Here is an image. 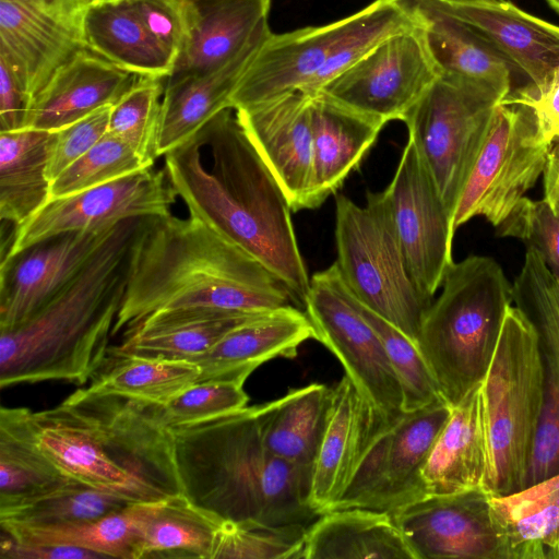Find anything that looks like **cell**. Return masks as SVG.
Masks as SVG:
<instances>
[{
	"label": "cell",
	"instance_id": "cell-44",
	"mask_svg": "<svg viewBox=\"0 0 559 559\" xmlns=\"http://www.w3.org/2000/svg\"><path fill=\"white\" fill-rule=\"evenodd\" d=\"M307 527L223 521L211 559H301Z\"/></svg>",
	"mask_w": 559,
	"mask_h": 559
},
{
	"label": "cell",
	"instance_id": "cell-51",
	"mask_svg": "<svg viewBox=\"0 0 559 559\" xmlns=\"http://www.w3.org/2000/svg\"><path fill=\"white\" fill-rule=\"evenodd\" d=\"M31 99L12 69L0 59V132L23 129Z\"/></svg>",
	"mask_w": 559,
	"mask_h": 559
},
{
	"label": "cell",
	"instance_id": "cell-17",
	"mask_svg": "<svg viewBox=\"0 0 559 559\" xmlns=\"http://www.w3.org/2000/svg\"><path fill=\"white\" fill-rule=\"evenodd\" d=\"M392 514L415 559H511L506 527L484 488L426 496Z\"/></svg>",
	"mask_w": 559,
	"mask_h": 559
},
{
	"label": "cell",
	"instance_id": "cell-41",
	"mask_svg": "<svg viewBox=\"0 0 559 559\" xmlns=\"http://www.w3.org/2000/svg\"><path fill=\"white\" fill-rule=\"evenodd\" d=\"M130 502L69 478L40 495L0 507V523L63 525L96 520Z\"/></svg>",
	"mask_w": 559,
	"mask_h": 559
},
{
	"label": "cell",
	"instance_id": "cell-40",
	"mask_svg": "<svg viewBox=\"0 0 559 559\" xmlns=\"http://www.w3.org/2000/svg\"><path fill=\"white\" fill-rule=\"evenodd\" d=\"M107 368L102 367L88 389L148 404H165L198 382L200 367L190 360L141 356L110 357Z\"/></svg>",
	"mask_w": 559,
	"mask_h": 559
},
{
	"label": "cell",
	"instance_id": "cell-46",
	"mask_svg": "<svg viewBox=\"0 0 559 559\" xmlns=\"http://www.w3.org/2000/svg\"><path fill=\"white\" fill-rule=\"evenodd\" d=\"M249 396L243 383L206 380L190 385L165 404H150L154 417L174 429L199 424L245 408Z\"/></svg>",
	"mask_w": 559,
	"mask_h": 559
},
{
	"label": "cell",
	"instance_id": "cell-50",
	"mask_svg": "<svg viewBox=\"0 0 559 559\" xmlns=\"http://www.w3.org/2000/svg\"><path fill=\"white\" fill-rule=\"evenodd\" d=\"M504 99L532 109L546 142L550 143L559 136V69L542 91L532 92L522 86L513 90Z\"/></svg>",
	"mask_w": 559,
	"mask_h": 559
},
{
	"label": "cell",
	"instance_id": "cell-13",
	"mask_svg": "<svg viewBox=\"0 0 559 559\" xmlns=\"http://www.w3.org/2000/svg\"><path fill=\"white\" fill-rule=\"evenodd\" d=\"M451 411L450 404L439 402L403 412L376 428L346 489L330 511L362 508L393 512L426 497L421 468Z\"/></svg>",
	"mask_w": 559,
	"mask_h": 559
},
{
	"label": "cell",
	"instance_id": "cell-5",
	"mask_svg": "<svg viewBox=\"0 0 559 559\" xmlns=\"http://www.w3.org/2000/svg\"><path fill=\"white\" fill-rule=\"evenodd\" d=\"M141 218L119 223L84 269L25 322L0 331V386L86 383L103 367Z\"/></svg>",
	"mask_w": 559,
	"mask_h": 559
},
{
	"label": "cell",
	"instance_id": "cell-2",
	"mask_svg": "<svg viewBox=\"0 0 559 559\" xmlns=\"http://www.w3.org/2000/svg\"><path fill=\"white\" fill-rule=\"evenodd\" d=\"M287 305H295L287 287L202 219L171 213L143 217L130 241L111 335L159 310L269 312Z\"/></svg>",
	"mask_w": 559,
	"mask_h": 559
},
{
	"label": "cell",
	"instance_id": "cell-26",
	"mask_svg": "<svg viewBox=\"0 0 559 559\" xmlns=\"http://www.w3.org/2000/svg\"><path fill=\"white\" fill-rule=\"evenodd\" d=\"M187 40L169 76L217 69L269 29L270 0H182Z\"/></svg>",
	"mask_w": 559,
	"mask_h": 559
},
{
	"label": "cell",
	"instance_id": "cell-24",
	"mask_svg": "<svg viewBox=\"0 0 559 559\" xmlns=\"http://www.w3.org/2000/svg\"><path fill=\"white\" fill-rule=\"evenodd\" d=\"M309 338H316V332L307 313L287 305L240 324L190 361L200 367L198 382L245 383L262 364L276 357H295L298 346Z\"/></svg>",
	"mask_w": 559,
	"mask_h": 559
},
{
	"label": "cell",
	"instance_id": "cell-14",
	"mask_svg": "<svg viewBox=\"0 0 559 559\" xmlns=\"http://www.w3.org/2000/svg\"><path fill=\"white\" fill-rule=\"evenodd\" d=\"M381 207L407 271L427 298H433L454 263L452 218L411 140L394 176L381 192H369Z\"/></svg>",
	"mask_w": 559,
	"mask_h": 559
},
{
	"label": "cell",
	"instance_id": "cell-3",
	"mask_svg": "<svg viewBox=\"0 0 559 559\" xmlns=\"http://www.w3.org/2000/svg\"><path fill=\"white\" fill-rule=\"evenodd\" d=\"M29 423L39 450L69 478L130 503L182 493L173 430L148 403L84 388L31 411Z\"/></svg>",
	"mask_w": 559,
	"mask_h": 559
},
{
	"label": "cell",
	"instance_id": "cell-35",
	"mask_svg": "<svg viewBox=\"0 0 559 559\" xmlns=\"http://www.w3.org/2000/svg\"><path fill=\"white\" fill-rule=\"evenodd\" d=\"M332 389L311 383L255 406L265 447L293 464L312 467L326 426Z\"/></svg>",
	"mask_w": 559,
	"mask_h": 559
},
{
	"label": "cell",
	"instance_id": "cell-19",
	"mask_svg": "<svg viewBox=\"0 0 559 559\" xmlns=\"http://www.w3.org/2000/svg\"><path fill=\"white\" fill-rule=\"evenodd\" d=\"M512 294L536 330L544 371V405L525 489L559 473V280L531 247Z\"/></svg>",
	"mask_w": 559,
	"mask_h": 559
},
{
	"label": "cell",
	"instance_id": "cell-39",
	"mask_svg": "<svg viewBox=\"0 0 559 559\" xmlns=\"http://www.w3.org/2000/svg\"><path fill=\"white\" fill-rule=\"evenodd\" d=\"M223 521L183 493L168 498L147 522L136 559H211Z\"/></svg>",
	"mask_w": 559,
	"mask_h": 559
},
{
	"label": "cell",
	"instance_id": "cell-57",
	"mask_svg": "<svg viewBox=\"0 0 559 559\" xmlns=\"http://www.w3.org/2000/svg\"><path fill=\"white\" fill-rule=\"evenodd\" d=\"M26 1H51V0H26Z\"/></svg>",
	"mask_w": 559,
	"mask_h": 559
},
{
	"label": "cell",
	"instance_id": "cell-29",
	"mask_svg": "<svg viewBox=\"0 0 559 559\" xmlns=\"http://www.w3.org/2000/svg\"><path fill=\"white\" fill-rule=\"evenodd\" d=\"M263 313L203 307L159 310L127 330L124 341L109 348L108 355L192 360L235 328Z\"/></svg>",
	"mask_w": 559,
	"mask_h": 559
},
{
	"label": "cell",
	"instance_id": "cell-52",
	"mask_svg": "<svg viewBox=\"0 0 559 559\" xmlns=\"http://www.w3.org/2000/svg\"><path fill=\"white\" fill-rule=\"evenodd\" d=\"M2 559H102L105 556L75 546L21 543L2 532L0 542Z\"/></svg>",
	"mask_w": 559,
	"mask_h": 559
},
{
	"label": "cell",
	"instance_id": "cell-21",
	"mask_svg": "<svg viewBox=\"0 0 559 559\" xmlns=\"http://www.w3.org/2000/svg\"><path fill=\"white\" fill-rule=\"evenodd\" d=\"M312 95L286 93L235 109L293 212L308 210L312 174Z\"/></svg>",
	"mask_w": 559,
	"mask_h": 559
},
{
	"label": "cell",
	"instance_id": "cell-18",
	"mask_svg": "<svg viewBox=\"0 0 559 559\" xmlns=\"http://www.w3.org/2000/svg\"><path fill=\"white\" fill-rule=\"evenodd\" d=\"M87 5L86 0H0V59L31 104L56 70L85 48L82 20Z\"/></svg>",
	"mask_w": 559,
	"mask_h": 559
},
{
	"label": "cell",
	"instance_id": "cell-36",
	"mask_svg": "<svg viewBox=\"0 0 559 559\" xmlns=\"http://www.w3.org/2000/svg\"><path fill=\"white\" fill-rule=\"evenodd\" d=\"M163 501L131 503L99 519L72 524L0 523V526L2 532L21 543L69 545L106 558L136 559L146 524Z\"/></svg>",
	"mask_w": 559,
	"mask_h": 559
},
{
	"label": "cell",
	"instance_id": "cell-55",
	"mask_svg": "<svg viewBox=\"0 0 559 559\" xmlns=\"http://www.w3.org/2000/svg\"><path fill=\"white\" fill-rule=\"evenodd\" d=\"M551 206L554 207V210L556 211V213L559 215V194L557 195L556 200L554 201V203L551 204Z\"/></svg>",
	"mask_w": 559,
	"mask_h": 559
},
{
	"label": "cell",
	"instance_id": "cell-31",
	"mask_svg": "<svg viewBox=\"0 0 559 559\" xmlns=\"http://www.w3.org/2000/svg\"><path fill=\"white\" fill-rule=\"evenodd\" d=\"M301 559H415L392 512L362 508L320 514L305 535Z\"/></svg>",
	"mask_w": 559,
	"mask_h": 559
},
{
	"label": "cell",
	"instance_id": "cell-4",
	"mask_svg": "<svg viewBox=\"0 0 559 559\" xmlns=\"http://www.w3.org/2000/svg\"><path fill=\"white\" fill-rule=\"evenodd\" d=\"M182 493L224 521L309 526L312 467L267 450L255 406L174 428Z\"/></svg>",
	"mask_w": 559,
	"mask_h": 559
},
{
	"label": "cell",
	"instance_id": "cell-47",
	"mask_svg": "<svg viewBox=\"0 0 559 559\" xmlns=\"http://www.w3.org/2000/svg\"><path fill=\"white\" fill-rule=\"evenodd\" d=\"M500 237H513L535 249L559 280V215L546 200L522 198L497 227Z\"/></svg>",
	"mask_w": 559,
	"mask_h": 559
},
{
	"label": "cell",
	"instance_id": "cell-45",
	"mask_svg": "<svg viewBox=\"0 0 559 559\" xmlns=\"http://www.w3.org/2000/svg\"><path fill=\"white\" fill-rule=\"evenodd\" d=\"M151 168L123 141L110 133L62 171L50 185V199L74 194Z\"/></svg>",
	"mask_w": 559,
	"mask_h": 559
},
{
	"label": "cell",
	"instance_id": "cell-11",
	"mask_svg": "<svg viewBox=\"0 0 559 559\" xmlns=\"http://www.w3.org/2000/svg\"><path fill=\"white\" fill-rule=\"evenodd\" d=\"M548 148L530 107L498 104L456 203L453 230L475 216L498 227L544 173Z\"/></svg>",
	"mask_w": 559,
	"mask_h": 559
},
{
	"label": "cell",
	"instance_id": "cell-56",
	"mask_svg": "<svg viewBox=\"0 0 559 559\" xmlns=\"http://www.w3.org/2000/svg\"><path fill=\"white\" fill-rule=\"evenodd\" d=\"M88 4H92V3H96V2H100V1H104V0H86Z\"/></svg>",
	"mask_w": 559,
	"mask_h": 559
},
{
	"label": "cell",
	"instance_id": "cell-16",
	"mask_svg": "<svg viewBox=\"0 0 559 559\" xmlns=\"http://www.w3.org/2000/svg\"><path fill=\"white\" fill-rule=\"evenodd\" d=\"M177 197L165 170L151 167L74 194L50 199L26 223L12 229L1 260L61 234L170 214Z\"/></svg>",
	"mask_w": 559,
	"mask_h": 559
},
{
	"label": "cell",
	"instance_id": "cell-7",
	"mask_svg": "<svg viewBox=\"0 0 559 559\" xmlns=\"http://www.w3.org/2000/svg\"><path fill=\"white\" fill-rule=\"evenodd\" d=\"M512 301V285L492 258L469 255L448 270L418 347L451 406L484 380Z\"/></svg>",
	"mask_w": 559,
	"mask_h": 559
},
{
	"label": "cell",
	"instance_id": "cell-34",
	"mask_svg": "<svg viewBox=\"0 0 559 559\" xmlns=\"http://www.w3.org/2000/svg\"><path fill=\"white\" fill-rule=\"evenodd\" d=\"M53 131L0 132V218L13 229L50 200L47 169Z\"/></svg>",
	"mask_w": 559,
	"mask_h": 559
},
{
	"label": "cell",
	"instance_id": "cell-23",
	"mask_svg": "<svg viewBox=\"0 0 559 559\" xmlns=\"http://www.w3.org/2000/svg\"><path fill=\"white\" fill-rule=\"evenodd\" d=\"M141 78L83 48L34 97L23 128L57 131L115 105Z\"/></svg>",
	"mask_w": 559,
	"mask_h": 559
},
{
	"label": "cell",
	"instance_id": "cell-27",
	"mask_svg": "<svg viewBox=\"0 0 559 559\" xmlns=\"http://www.w3.org/2000/svg\"><path fill=\"white\" fill-rule=\"evenodd\" d=\"M376 428L372 411L345 374L332 389L330 414L312 465L309 501L319 515L343 495Z\"/></svg>",
	"mask_w": 559,
	"mask_h": 559
},
{
	"label": "cell",
	"instance_id": "cell-42",
	"mask_svg": "<svg viewBox=\"0 0 559 559\" xmlns=\"http://www.w3.org/2000/svg\"><path fill=\"white\" fill-rule=\"evenodd\" d=\"M354 300L362 317L379 335L400 380L403 392V412H412L439 402H447L418 345L388 320L360 304L355 297Z\"/></svg>",
	"mask_w": 559,
	"mask_h": 559
},
{
	"label": "cell",
	"instance_id": "cell-25",
	"mask_svg": "<svg viewBox=\"0 0 559 559\" xmlns=\"http://www.w3.org/2000/svg\"><path fill=\"white\" fill-rule=\"evenodd\" d=\"M270 28L242 51L212 71L167 76L160 104L157 157L192 139L215 115L231 108L230 97L254 59Z\"/></svg>",
	"mask_w": 559,
	"mask_h": 559
},
{
	"label": "cell",
	"instance_id": "cell-43",
	"mask_svg": "<svg viewBox=\"0 0 559 559\" xmlns=\"http://www.w3.org/2000/svg\"><path fill=\"white\" fill-rule=\"evenodd\" d=\"M165 79L142 76L112 105L109 117L107 132L127 143L148 167L157 158Z\"/></svg>",
	"mask_w": 559,
	"mask_h": 559
},
{
	"label": "cell",
	"instance_id": "cell-48",
	"mask_svg": "<svg viewBox=\"0 0 559 559\" xmlns=\"http://www.w3.org/2000/svg\"><path fill=\"white\" fill-rule=\"evenodd\" d=\"M112 105L104 106L80 120L53 131L47 175L50 181L87 153L107 133Z\"/></svg>",
	"mask_w": 559,
	"mask_h": 559
},
{
	"label": "cell",
	"instance_id": "cell-22",
	"mask_svg": "<svg viewBox=\"0 0 559 559\" xmlns=\"http://www.w3.org/2000/svg\"><path fill=\"white\" fill-rule=\"evenodd\" d=\"M461 20L487 39L542 91L559 69V26L528 14L506 0H414Z\"/></svg>",
	"mask_w": 559,
	"mask_h": 559
},
{
	"label": "cell",
	"instance_id": "cell-30",
	"mask_svg": "<svg viewBox=\"0 0 559 559\" xmlns=\"http://www.w3.org/2000/svg\"><path fill=\"white\" fill-rule=\"evenodd\" d=\"M479 385L452 406L428 453L420 473L426 496L454 495L484 486L487 450Z\"/></svg>",
	"mask_w": 559,
	"mask_h": 559
},
{
	"label": "cell",
	"instance_id": "cell-9",
	"mask_svg": "<svg viewBox=\"0 0 559 559\" xmlns=\"http://www.w3.org/2000/svg\"><path fill=\"white\" fill-rule=\"evenodd\" d=\"M335 263L352 295L418 345L433 300L413 282L381 207L367 192L366 206L335 198Z\"/></svg>",
	"mask_w": 559,
	"mask_h": 559
},
{
	"label": "cell",
	"instance_id": "cell-38",
	"mask_svg": "<svg viewBox=\"0 0 559 559\" xmlns=\"http://www.w3.org/2000/svg\"><path fill=\"white\" fill-rule=\"evenodd\" d=\"M31 409H0V507L46 492L64 476L39 450L29 423Z\"/></svg>",
	"mask_w": 559,
	"mask_h": 559
},
{
	"label": "cell",
	"instance_id": "cell-54",
	"mask_svg": "<svg viewBox=\"0 0 559 559\" xmlns=\"http://www.w3.org/2000/svg\"><path fill=\"white\" fill-rule=\"evenodd\" d=\"M549 5L559 13V0H546Z\"/></svg>",
	"mask_w": 559,
	"mask_h": 559
},
{
	"label": "cell",
	"instance_id": "cell-32",
	"mask_svg": "<svg viewBox=\"0 0 559 559\" xmlns=\"http://www.w3.org/2000/svg\"><path fill=\"white\" fill-rule=\"evenodd\" d=\"M85 48L146 78H167L176 58L146 29L127 0L88 4L82 20Z\"/></svg>",
	"mask_w": 559,
	"mask_h": 559
},
{
	"label": "cell",
	"instance_id": "cell-15",
	"mask_svg": "<svg viewBox=\"0 0 559 559\" xmlns=\"http://www.w3.org/2000/svg\"><path fill=\"white\" fill-rule=\"evenodd\" d=\"M439 75L420 23L380 41L320 92L386 123L402 121Z\"/></svg>",
	"mask_w": 559,
	"mask_h": 559
},
{
	"label": "cell",
	"instance_id": "cell-49",
	"mask_svg": "<svg viewBox=\"0 0 559 559\" xmlns=\"http://www.w3.org/2000/svg\"><path fill=\"white\" fill-rule=\"evenodd\" d=\"M146 29L176 58L187 40L188 25L182 0H127Z\"/></svg>",
	"mask_w": 559,
	"mask_h": 559
},
{
	"label": "cell",
	"instance_id": "cell-12",
	"mask_svg": "<svg viewBox=\"0 0 559 559\" xmlns=\"http://www.w3.org/2000/svg\"><path fill=\"white\" fill-rule=\"evenodd\" d=\"M305 312L316 338L342 364L359 394L373 413L378 427L403 413L400 380L384 346L358 310L337 264L313 273Z\"/></svg>",
	"mask_w": 559,
	"mask_h": 559
},
{
	"label": "cell",
	"instance_id": "cell-28",
	"mask_svg": "<svg viewBox=\"0 0 559 559\" xmlns=\"http://www.w3.org/2000/svg\"><path fill=\"white\" fill-rule=\"evenodd\" d=\"M312 174L308 210L340 189L385 123L319 92L311 98Z\"/></svg>",
	"mask_w": 559,
	"mask_h": 559
},
{
	"label": "cell",
	"instance_id": "cell-1",
	"mask_svg": "<svg viewBox=\"0 0 559 559\" xmlns=\"http://www.w3.org/2000/svg\"><path fill=\"white\" fill-rule=\"evenodd\" d=\"M234 108L168 152L165 173L195 216L263 264L305 307L310 286L292 209Z\"/></svg>",
	"mask_w": 559,
	"mask_h": 559
},
{
	"label": "cell",
	"instance_id": "cell-10",
	"mask_svg": "<svg viewBox=\"0 0 559 559\" xmlns=\"http://www.w3.org/2000/svg\"><path fill=\"white\" fill-rule=\"evenodd\" d=\"M502 100L480 84L440 74L402 120L451 218Z\"/></svg>",
	"mask_w": 559,
	"mask_h": 559
},
{
	"label": "cell",
	"instance_id": "cell-20",
	"mask_svg": "<svg viewBox=\"0 0 559 559\" xmlns=\"http://www.w3.org/2000/svg\"><path fill=\"white\" fill-rule=\"evenodd\" d=\"M119 224L61 234L1 260L0 331L25 322L90 262Z\"/></svg>",
	"mask_w": 559,
	"mask_h": 559
},
{
	"label": "cell",
	"instance_id": "cell-37",
	"mask_svg": "<svg viewBox=\"0 0 559 559\" xmlns=\"http://www.w3.org/2000/svg\"><path fill=\"white\" fill-rule=\"evenodd\" d=\"M492 503L511 559H559V473Z\"/></svg>",
	"mask_w": 559,
	"mask_h": 559
},
{
	"label": "cell",
	"instance_id": "cell-6",
	"mask_svg": "<svg viewBox=\"0 0 559 559\" xmlns=\"http://www.w3.org/2000/svg\"><path fill=\"white\" fill-rule=\"evenodd\" d=\"M420 23L411 0H374L325 25L271 33L236 86L230 107L292 92L314 95L380 41Z\"/></svg>",
	"mask_w": 559,
	"mask_h": 559
},
{
	"label": "cell",
	"instance_id": "cell-8",
	"mask_svg": "<svg viewBox=\"0 0 559 559\" xmlns=\"http://www.w3.org/2000/svg\"><path fill=\"white\" fill-rule=\"evenodd\" d=\"M487 450L483 488L493 497L524 489L544 405V371L535 328L510 307L479 385Z\"/></svg>",
	"mask_w": 559,
	"mask_h": 559
},
{
	"label": "cell",
	"instance_id": "cell-53",
	"mask_svg": "<svg viewBox=\"0 0 559 559\" xmlns=\"http://www.w3.org/2000/svg\"><path fill=\"white\" fill-rule=\"evenodd\" d=\"M545 198L550 204L559 194V136L549 143L544 169Z\"/></svg>",
	"mask_w": 559,
	"mask_h": 559
},
{
	"label": "cell",
	"instance_id": "cell-33",
	"mask_svg": "<svg viewBox=\"0 0 559 559\" xmlns=\"http://www.w3.org/2000/svg\"><path fill=\"white\" fill-rule=\"evenodd\" d=\"M411 1L420 15L425 39L440 74L475 82L503 99L513 91L515 70L487 39L459 19Z\"/></svg>",
	"mask_w": 559,
	"mask_h": 559
}]
</instances>
